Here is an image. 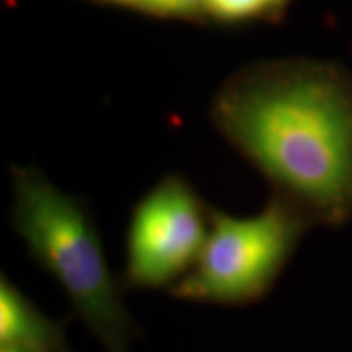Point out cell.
<instances>
[{
  "label": "cell",
  "instance_id": "6da1fadb",
  "mask_svg": "<svg viewBox=\"0 0 352 352\" xmlns=\"http://www.w3.org/2000/svg\"><path fill=\"white\" fill-rule=\"evenodd\" d=\"M227 138L285 195L329 226L352 217V103L323 77L258 83L220 107Z\"/></svg>",
  "mask_w": 352,
  "mask_h": 352
},
{
  "label": "cell",
  "instance_id": "7a4b0ae2",
  "mask_svg": "<svg viewBox=\"0 0 352 352\" xmlns=\"http://www.w3.org/2000/svg\"><path fill=\"white\" fill-rule=\"evenodd\" d=\"M12 223L34 263L59 284L74 314L108 352H131L139 328L122 302L87 209L41 173L13 168Z\"/></svg>",
  "mask_w": 352,
  "mask_h": 352
},
{
  "label": "cell",
  "instance_id": "3957f363",
  "mask_svg": "<svg viewBox=\"0 0 352 352\" xmlns=\"http://www.w3.org/2000/svg\"><path fill=\"white\" fill-rule=\"evenodd\" d=\"M307 228L300 210L272 201L252 217L210 210V230L192 270L168 292L188 302L243 307L271 292Z\"/></svg>",
  "mask_w": 352,
  "mask_h": 352
},
{
  "label": "cell",
  "instance_id": "277c9868",
  "mask_svg": "<svg viewBox=\"0 0 352 352\" xmlns=\"http://www.w3.org/2000/svg\"><path fill=\"white\" fill-rule=\"evenodd\" d=\"M210 230V212L179 176H166L132 210L126 232V289H171L192 270Z\"/></svg>",
  "mask_w": 352,
  "mask_h": 352
},
{
  "label": "cell",
  "instance_id": "5b68a950",
  "mask_svg": "<svg viewBox=\"0 0 352 352\" xmlns=\"http://www.w3.org/2000/svg\"><path fill=\"white\" fill-rule=\"evenodd\" d=\"M34 352H76L69 346L64 321L51 320L7 276L0 277V347Z\"/></svg>",
  "mask_w": 352,
  "mask_h": 352
},
{
  "label": "cell",
  "instance_id": "8992f818",
  "mask_svg": "<svg viewBox=\"0 0 352 352\" xmlns=\"http://www.w3.org/2000/svg\"><path fill=\"white\" fill-rule=\"evenodd\" d=\"M276 7V0H208L206 10L220 20H243L267 8Z\"/></svg>",
  "mask_w": 352,
  "mask_h": 352
},
{
  "label": "cell",
  "instance_id": "52a82bcc",
  "mask_svg": "<svg viewBox=\"0 0 352 352\" xmlns=\"http://www.w3.org/2000/svg\"><path fill=\"white\" fill-rule=\"evenodd\" d=\"M208 0H135L134 6L160 15H184L206 7Z\"/></svg>",
  "mask_w": 352,
  "mask_h": 352
},
{
  "label": "cell",
  "instance_id": "ba28073f",
  "mask_svg": "<svg viewBox=\"0 0 352 352\" xmlns=\"http://www.w3.org/2000/svg\"><path fill=\"white\" fill-rule=\"evenodd\" d=\"M0 352H34V351L25 349V347H16V346H2L0 347Z\"/></svg>",
  "mask_w": 352,
  "mask_h": 352
},
{
  "label": "cell",
  "instance_id": "9c48e42d",
  "mask_svg": "<svg viewBox=\"0 0 352 352\" xmlns=\"http://www.w3.org/2000/svg\"><path fill=\"white\" fill-rule=\"evenodd\" d=\"M111 2H120V3H132L134 6L135 0H111Z\"/></svg>",
  "mask_w": 352,
  "mask_h": 352
},
{
  "label": "cell",
  "instance_id": "30bf717a",
  "mask_svg": "<svg viewBox=\"0 0 352 352\" xmlns=\"http://www.w3.org/2000/svg\"><path fill=\"white\" fill-rule=\"evenodd\" d=\"M283 2H285V0H276V6H280Z\"/></svg>",
  "mask_w": 352,
  "mask_h": 352
}]
</instances>
